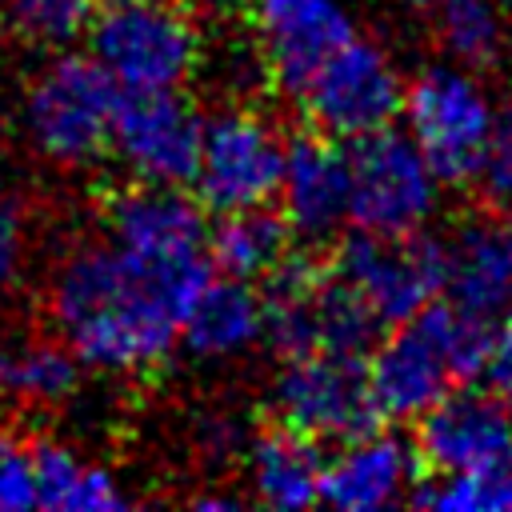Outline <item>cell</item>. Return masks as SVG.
I'll return each instance as SVG.
<instances>
[{
  "instance_id": "cell-1",
  "label": "cell",
  "mask_w": 512,
  "mask_h": 512,
  "mask_svg": "<svg viewBox=\"0 0 512 512\" xmlns=\"http://www.w3.org/2000/svg\"><path fill=\"white\" fill-rule=\"evenodd\" d=\"M184 296L108 240L72 248L48 284V320L80 364L148 372L180 340Z\"/></svg>"
},
{
  "instance_id": "cell-2",
  "label": "cell",
  "mask_w": 512,
  "mask_h": 512,
  "mask_svg": "<svg viewBox=\"0 0 512 512\" xmlns=\"http://www.w3.org/2000/svg\"><path fill=\"white\" fill-rule=\"evenodd\" d=\"M120 100L92 52H56L24 92V132L52 164H92L112 144Z\"/></svg>"
},
{
  "instance_id": "cell-3",
  "label": "cell",
  "mask_w": 512,
  "mask_h": 512,
  "mask_svg": "<svg viewBox=\"0 0 512 512\" xmlns=\"http://www.w3.org/2000/svg\"><path fill=\"white\" fill-rule=\"evenodd\" d=\"M104 240L160 276L184 304L216 272L208 260V224L196 196L164 184H140L116 192L104 208Z\"/></svg>"
},
{
  "instance_id": "cell-4",
  "label": "cell",
  "mask_w": 512,
  "mask_h": 512,
  "mask_svg": "<svg viewBox=\"0 0 512 512\" xmlns=\"http://www.w3.org/2000/svg\"><path fill=\"white\" fill-rule=\"evenodd\" d=\"M404 132L432 164L440 184H468L480 172L484 144L492 132L496 104L488 100L480 76L464 64H428L404 88Z\"/></svg>"
},
{
  "instance_id": "cell-5",
  "label": "cell",
  "mask_w": 512,
  "mask_h": 512,
  "mask_svg": "<svg viewBox=\"0 0 512 512\" xmlns=\"http://www.w3.org/2000/svg\"><path fill=\"white\" fill-rule=\"evenodd\" d=\"M88 44L124 92H172L200 64V32L168 0L108 4L88 24Z\"/></svg>"
},
{
  "instance_id": "cell-6",
  "label": "cell",
  "mask_w": 512,
  "mask_h": 512,
  "mask_svg": "<svg viewBox=\"0 0 512 512\" xmlns=\"http://www.w3.org/2000/svg\"><path fill=\"white\" fill-rule=\"evenodd\" d=\"M440 204V176L408 132L380 128L348 140V224L360 232H424Z\"/></svg>"
},
{
  "instance_id": "cell-7",
  "label": "cell",
  "mask_w": 512,
  "mask_h": 512,
  "mask_svg": "<svg viewBox=\"0 0 512 512\" xmlns=\"http://www.w3.org/2000/svg\"><path fill=\"white\" fill-rule=\"evenodd\" d=\"M288 140L252 108H224L204 116L196 172L188 180L196 204L212 216L264 208L280 192Z\"/></svg>"
},
{
  "instance_id": "cell-8",
  "label": "cell",
  "mask_w": 512,
  "mask_h": 512,
  "mask_svg": "<svg viewBox=\"0 0 512 512\" xmlns=\"http://www.w3.org/2000/svg\"><path fill=\"white\" fill-rule=\"evenodd\" d=\"M272 416L316 444H340L376 428L380 408L372 400L364 356L328 348L284 356V368L272 380Z\"/></svg>"
},
{
  "instance_id": "cell-9",
  "label": "cell",
  "mask_w": 512,
  "mask_h": 512,
  "mask_svg": "<svg viewBox=\"0 0 512 512\" xmlns=\"http://www.w3.org/2000/svg\"><path fill=\"white\" fill-rule=\"evenodd\" d=\"M332 272L364 300L380 328L420 316L444 288V240L424 232L380 236L352 232L332 260Z\"/></svg>"
},
{
  "instance_id": "cell-10",
  "label": "cell",
  "mask_w": 512,
  "mask_h": 512,
  "mask_svg": "<svg viewBox=\"0 0 512 512\" xmlns=\"http://www.w3.org/2000/svg\"><path fill=\"white\" fill-rule=\"evenodd\" d=\"M292 100L316 132L348 144L396 124L404 104V80L380 44L352 36L308 76V84Z\"/></svg>"
},
{
  "instance_id": "cell-11",
  "label": "cell",
  "mask_w": 512,
  "mask_h": 512,
  "mask_svg": "<svg viewBox=\"0 0 512 512\" xmlns=\"http://www.w3.org/2000/svg\"><path fill=\"white\" fill-rule=\"evenodd\" d=\"M364 364L380 420H420L460 380L436 300L420 316L392 324L388 336L372 344Z\"/></svg>"
},
{
  "instance_id": "cell-12",
  "label": "cell",
  "mask_w": 512,
  "mask_h": 512,
  "mask_svg": "<svg viewBox=\"0 0 512 512\" xmlns=\"http://www.w3.org/2000/svg\"><path fill=\"white\" fill-rule=\"evenodd\" d=\"M204 116L172 92H124L116 124H112V152L140 184L184 188L196 172Z\"/></svg>"
},
{
  "instance_id": "cell-13",
  "label": "cell",
  "mask_w": 512,
  "mask_h": 512,
  "mask_svg": "<svg viewBox=\"0 0 512 512\" xmlns=\"http://www.w3.org/2000/svg\"><path fill=\"white\" fill-rule=\"evenodd\" d=\"M252 16L260 64L288 96L356 36L344 0H252Z\"/></svg>"
},
{
  "instance_id": "cell-14",
  "label": "cell",
  "mask_w": 512,
  "mask_h": 512,
  "mask_svg": "<svg viewBox=\"0 0 512 512\" xmlns=\"http://www.w3.org/2000/svg\"><path fill=\"white\" fill-rule=\"evenodd\" d=\"M512 452V412L508 400L480 384L448 388L416 420V456L436 472H472Z\"/></svg>"
},
{
  "instance_id": "cell-15",
  "label": "cell",
  "mask_w": 512,
  "mask_h": 512,
  "mask_svg": "<svg viewBox=\"0 0 512 512\" xmlns=\"http://www.w3.org/2000/svg\"><path fill=\"white\" fill-rule=\"evenodd\" d=\"M416 484H420L416 444L380 432L376 424L360 436L340 440V452L324 456L320 504H332L340 512H376L412 500Z\"/></svg>"
},
{
  "instance_id": "cell-16",
  "label": "cell",
  "mask_w": 512,
  "mask_h": 512,
  "mask_svg": "<svg viewBox=\"0 0 512 512\" xmlns=\"http://www.w3.org/2000/svg\"><path fill=\"white\" fill-rule=\"evenodd\" d=\"M440 300L484 328L512 320V228L496 220L460 224L444 240Z\"/></svg>"
},
{
  "instance_id": "cell-17",
  "label": "cell",
  "mask_w": 512,
  "mask_h": 512,
  "mask_svg": "<svg viewBox=\"0 0 512 512\" xmlns=\"http://www.w3.org/2000/svg\"><path fill=\"white\" fill-rule=\"evenodd\" d=\"M280 216L300 240H328L348 224V144L324 132L288 140Z\"/></svg>"
},
{
  "instance_id": "cell-18",
  "label": "cell",
  "mask_w": 512,
  "mask_h": 512,
  "mask_svg": "<svg viewBox=\"0 0 512 512\" xmlns=\"http://www.w3.org/2000/svg\"><path fill=\"white\" fill-rule=\"evenodd\" d=\"M180 340L192 356L232 360L264 340V300L252 280L212 272L180 316Z\"/></svg>"
},
{
  "instance_id": "cell-19",
  "label": "cell",
  "mask_w": 512,
  "mask_h": 512,
  "mask_svg": "<svg viewBox=\"0 0 512 512\" xmlns=\"http://www.w3.org/2000/svg\"><path fill=\"white\" fill-rule=\"evenodd\" d=\"M324 456L320 444L276 424L248 444V488L264 508L300 512L320 504Z\"/></svg>"
},
{
  "instance_id": "cell-20",
  "label": "cell",
  "mask_w": 512,
  "mask_h": 512,
  "mask_svg": "<svg viewBox=\"0 0 512 512\" xmlns=\"http://www.w3.org/2000/svg\"><path fill=\"white\" fill-rule=\"evenodd\" d=\"M328 268L312 264L308 256L288 252L260 288L264 300V344L280 356H300L316 348L320 336V288Z\"/></svg>"
},
{
  "instance_id": "cell-21",
  "label": "cell",
  "mask_w": 512,
  "mask_h": 512,
  "mask_svg": "<svg viewBox=\"0 0 512 512\" xmlns=\"http://www.w3.org/2000/svg\"><path fill=\"white\" fill-rule=\"evenodd\" d=\"M80 360L60 336H0V396L24 408H52L76 392Z\"/></svg>"
},
{
  "instance_id": "cell-22",
  "label": "cell",
  "mask_w": 512,
  "mask_h": 512,
  "mask_svg": "<svg viewBox=\"0 0 512 512\" xmlns=\"http://www.w3.org/2000/svg\"><path fill=\"white\" fill-rule=\"evenodd\" d=\"M32 476H36V508L52 512H116L128 504L120 480L72 452L68 444L40 440L32 444Z\"/></svg>"
},
{
  "instance_id": "cell-23",
  "label": "cell",
  "mask_w": 512,
  "mask_h": 512,
  "mask_svg": "<svg viewBox=\"0 0 512 512\" xmlns=\"http://www.w3.org/2000/svg\"><path fill=\"white\" fill-rule=\"evenodd\" d=\"M288 244H292V228L280 212H272V204L224 212L208 228L212 268L224 276H240V280H264L292 252Z\"/></svg>"
},
{
  "instance_id": "cell-24",
  "label": "cell",
  "mask_w": 512,
  "mask_h": 512,
  "mask_svg": "<svg viewBox=\"0 0 512 512\" xmlns=\"http://www.w3.org/2000/svg\"><path fill=\"white\" fill-rule=\"evenodd\" d=\"M436 36L452 64L484 72L504 60L512 48V28L500 0H440L436 8Z\"/></svg>"
},
{
  "instance_id": "cell-25",
  "label": "cell",
  "mask_w": 512,
  "mask_h": 512,
  "mask_svg": "<svg viewBox=\"0 0 512 512\" xmlns=\"http://www.w3.org/2000/svg\"><path fill=\"white\" fill-rule=\"evenodd\" d=\"M412 500L436 512H512V452L472 472L420 480Z\"/></svg>"
},
{
  "instance_id": "cell-26",
  "label": "cell",
  "mask_w": 512,
  "mask_h": 512,
  "mask_svg": "<svg viewBox=\"0 0 512 512\" xmlns=\"http://www.w3.org/2000/svg\"><path fill=\"white\" fill-rule=\"evenodd\" d=\"M100 0H8V24L16 36L40 48H68L96 20Z\"/></svg>"
},
{
  "instance_id": "cell-27",
  "label": "cell",
  "mask_w": 512,
  "mask_h": 512,
  "mask_svg": "<svg viewBox=\"0 0 512 512\" xmlns=\"http://www.w3.org/2000/svg\"><path fill=\"white\" fill-rule=\"evenodd\" d=\"M476 184L488 196V204L512 208V100L500 104L496 116H492V132H488V144H484Z\"/></svg>"
},
{
  "instance_id": "cell-28",
  "label": "cell",
  "mask_w": 512,
  "mask_h": 512,
  "mask_svg": "<svg viewBox=\"0 0 512 512\" xmlns=\"http://www.w3.org/2000/svg\"><path fill=\"white\" fill-rule=\"evenodd\" d=\"M36 508V476H32V448L0 428V512Z\"/></svg>"
},
{
  "instance_id": "cell-29",
  "label": "cell",
  "mask_w": 512,
  "mask_h": 512,
  "mask_svg": "<svg viewBox=\"0 0 512 512\" xmlns=\"http://www.w3.org/2000/svg\"><path fill=\"white\" fill-rule=\"evenodd\" d=\"M20 268H24V216L20 204L8 192H0V304L16 288Z\"/></svg>"
},
{
  "instance_id": "cell-30",
  "label": "cell",
  "mask_w": 512,
  "mask_h": 512,
  "mask_svg": "<svg viewBox=\"0 0 512 512\" xmlns=\"http://www.w3.org/2000/svg\"><path fill=\"white\" fill-rule=\"evenodd\" d=\"M472 384H480L492 396H500V400L512 404V320H504L492 332V340L484 348V360H480V372H476Z\"/></svg>"
},
{
  "instance_id": "cell-31",
  "label": "cell",
  "mask_w": 512,
  "mask_h": 512,
  "mask_svg": "<svg viewBox=\"0 0 512 512\" xmlns=\"http://www.w3.org/2000/svg\"><path fill=\"white\" fill-rule=\"evenodd\" d=\"M200 444L208 448V452H232V448H240L244 444V432L232 424V420H224V416H212V420H204V436H200Z\"/></svg>"
},
{
  "instance_id": "cell-32",
  "label": "cell",
  "mask_w": 512,
  "mask_h": 512,
  "mask_svg": "<svg viewBox=\"0 0 512 512\" xmlns=\"http://www.w3.org/2000/svg\"><path fill=\"white\" fill-rule=\"evenodd\" d=\"M192 504L204 508V512H216V508H240V496H232V492H200Z\"/></svg>"
},
{
  "instance_id": "cell-33",
  "label": "cell",
  "mask_w": 512,
  "mask_h": 512,
  "mask_svg": "<svg viewBox=\"0 0 512 512\" xmlns=\"http://www.w3.org/2000/svg\"><path fill=\"white\" fill-rule=\"evenodd\" d=\"M200 8H212V12H236V8H252V0H192Z\"/></svg>"
},
{
  "instance_id": "cell-34",
  "label": "cell",
  "mask_w": 512,
  "mask_h": 512,
  "mask_svg": "<svg viewBox=\"0 0 512 512\" xmlns=\"http://www.w3.org/2000/svg\"><path fill=\"white\" fill-rule=\"evenodd\" d=\"M404 4H412V8H428V12H432L440 0H404Z\"/></svg>"
},
{
  "instance_id": "cell-35",
  "label": "cell",
  "mask_w": 512,
  "mask_h": 512,
  "mask_svg": "<svg viewBox=\"0 0 512 512\" xmlns=\"http://www.w3.org/2000/svg\"><path fill=\"white\" fill-rule=\"evenodd\" d=\"M104 4H144V0H104Z\"/></svg>"
},
{
  "instance_id": "cell-36",
  "label": "cell",
  "mask_w": 512,
  "mask_h": 512,
  "mask_svg": "<svg viewBox=\"0 0 512 512\" xmlns=\"http://www.w3.org/2000/svg\"><path fill=\"white\" fill-rule=\"evenodd\" d=\"M4 4H8V0H0V8H4Z\"/></svg>"
}]
</instances>
